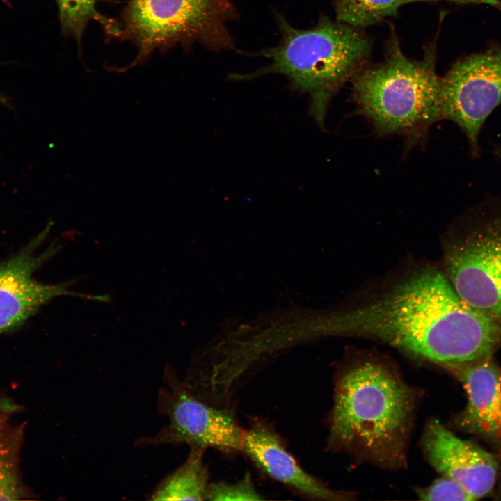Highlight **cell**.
Returning a JSON list of instances; mask_svg holds the SVG:
<instances>
[{"label": "cell", "mask_w": 501, "mask_h": 501, "mask_svg": "<svg viewBox=\"0 0 501 501\" xmlns=\"http://www.w3.org/2000/svg\"><path fill=\"white\" fill-rule=\"evenodd\" d=\"M308 337H370L443 367L493 356L501 347V325L456 293L434 269L414 274L365 305L314 318Z\"/></svg>", "instance_id": "cell-1"}, {"label": "cell", "mask_w": 501, "mask_h": 501, "mask_svg": "<svg viewBox=\"0 0 501 501\" xmlns=\"http://www.w3.org/2000/svg\"><path fill=\"white\" fill-rule=\"evenodd\" d=\"M276 19L281 38L278 45L260 54L271 61L269 65L230 78L246 80L269 73L284 75L291 88L309 95L310 113L322 127L333 95L367 65L372 39L363 29L326 16L308 29L292 26L279 14Z\"/></svg>", "instance_id": "cell-2"}, {"label": "cell", "mask_w": 501, "mask_h": 501, "mask_svg": "<svg viewBox=\"0 0 501 501\" xmlns=\"http://www.w3.org/2000/svg\"><path fill=\"white\" fill-rule=\"evenodd\" d=\"M413 408L411 390L393 374L371 362L356 365L336 385L330 443L380 463H399Z\"/></svg>", "instance_id": "cell-3"}, {"label": "cell", "mask_w": 501, "mask_h": 501, "mask_svg": "<svg viewBox=\"0 0 501 501\" xmlns=\"http://www.w3.org/2000/svg\"><path fill=\"white\" fill-rule=\"evenodd\" d=\"M436 52V44H432L423 58L410 59L392 34L384 60L366 65L351 79L356 111L376 134H401L418 141L434 123L443 120Z\"/></svg>", "instance_id": "cell-4"}, {"label": "cell", "mask_w": 501, "mask_h": 501, "mask_svg": "<svg viewBox=\"0 0 501 501\" xmlns=\"http://www.w3.org/2000/svg\"><path fill=\"white\" fill-rule=\"evenodd\" d=\"M237 17L230 0H128L118 35L137 45L134 65L154 49L177 43L232 49L228 23Z\"/></svg>", "instance_id": "cell-5"}, {"label": "cell", "mask_w": 501, "mask_h": 501, "mask_svg": "<svg viewBox=\"0 0 501 501\" xmlns=\"http://www.w3.org/2000/svg\"><path fill=\"white\" fill-rule=\"evenodd\" d=\"M446 246V276L470 305L501 325V196L462 218Z\"/></svg>", "instance_id": "cell-6"}, {"label": "cell", "mask_w": 501, "mask_h": 501, "mask_svg": "<svg viewBox=\"0 0 501 501\" xmlns=\"http://www.w3.org/2000/svg\"><path fill=\"white\" fill-rule=\"evenodd\" d=\"M162 381L157 410L168 418V424L152 436L137 438L135 446L186 445L229 455L243 452L245 429L230 406H218L200 399L186 387L172 367H165Z\"/></svg>", "instance_id": "cell-7"}, {"label": "cell", "mask_w": 501, "mask_h": 501, "mask_svg": "<svg viewBox=\"0 0 501 501\" xmlns=\"http://www.w3.org/2000/svg\"><path fill=\"white\" fill-rule=\"evenodd\" d=\"M443 120L454 122L474 157L488 116L501 105V43L455 61L440 77Z\"/></svg>", "instance_id": "cell-8"}, {"label": "cell", "mask_w": 501, "mask_h": 501, "mask_svg": "<svg viewBox=\"0 0 501 501\" xmlns=\"http://www.w3.org/2000/svg\"><path fill=\"white\" fill-rule=\"evenodd\" d=\"M423 446L430 464L443 476L459 483L475 500L493 490L498 464L482 447L456 436L436 420L428 424Z\"/></svg>", "instance_id": "cell-9"}, {"label": "cell", "mask_w": 501, "mask_h": 501, "mask_svg": "<svg viewBox=\"0 0 501 501\" xmlns=\"http://www.w3.org/2000/svg\"><path fill=\"white\" fill-rule=\"evenodd\" d=\"M268 477L296 494L312 499L347 500L349 495L333 491L304 470L288 451L273 424L262 418H251L245 429L243 452Z\"/></svg>", "instance_id": "cell-10"}, {"label": "cell", "mask_w": 501, "mask_h": 501, "mask_svg": "<svg viewBox=\"0 0 501 501\" xmlns=\"http://www.w3.org/2000/svg\"><path fill=\"white\" fill-rule=\"evenodd\" d=\"M463 385L467 404L457 418L463 430L501 445V367L492 356L475 362L449 365Z\"/></svg>", "instance_id": "cell-11"}, {"label": "cell", "mask_w": 501, "mask_h": 501, "mask_svg": "<svg viewBox=\"0 0 501 501\" xmlns=\"http://www.w3.org/2000/svg\"><path fill=\"white\" fill-rule=\"evenodd\" d=\"M42 234L17 256L0 262V333L22 324L50 299L65 293L63 285H44L31 277L49 255L33 254Z\"/></svg>", "instance_id": "cell-12"}, {"label": "cell", "mask_w": 501, "mask_h": 501, "mask_svg": "<svg viewBox=\"0 0 501 501\" xmlns=\"http://www.w3.org/2000/svg\"><path fill=\"white\" fill-rule=\"evenodd\" d=\"M184 462L166 476L152 493L151 500H205L209 484L204 462L205 450L189 447Z\"/></svg>", "instance_id": "cell-13"}, {"label": "cell", "mask_w": 501, "mask_h": 501, "mask_svg": "<svg viewBox=\"0 0 501 501\" xmlns=\"http://www.w3.org/2000/svg\"><path fill=\"white\" fill-rule=\"evenodd\" d=\"M446 1L456 4H485L501 12V0H334L336 19L364 29L395 17L399 9L414 2Z\"/></svg>", "instance_id": "cell-14"}, {"label": "cell", "mask_w": 501, "mask_h": 501, "mask_svg": "<svg viewBox=\"0 0 501 501\" xmlns=\"http://www.w3.org/2000/svg\"><path fill=\"white\" fill-rule=\"evenodd\" d=\"M63 31L74 37L79 43L87 23L92 19H100L96 11L101 0H56Z\"/></svg>", "instance_id": "cell-15"}, {"label": "cell", "mask_w": 501, "mask_h": 501, "mask_svg": "<svg viewBox=\"0 0 501 501\" xmlns=\"http://www.w3.org/2000/svg\"><path fill=\"white\" fill-rule=\"evenodd\" d=\"M23 495L17 473L15 448L11 440L0 439V500H16Z\"/></svg>", "instance_id": "cell-16"}, {"label": "cell", "mask_w": 501, "mask_h": 501, "mask_svg": "<svg viewBox=\"0 0 501 501\" xmlns=\"http://www.w3.org/2000/svg\"><path fill=\"white\" fill-rule=\"evenodd\" d=\"M262 495L256 489L251 475L246 472L235 482L209 483L206 500H259Z\"/></svg>", "instance_id": "cell-17"}, {"label": "cell", "mask_w": 501, "mask_h": 501, "mask_svg": "<svg viewBox=\"0 0 501 501\" xmlns=\"http://www.w3.org/2000/svg\"><path fill=\"white\" fill-rule=\"evenodd\" d=\"M417 494L423 500H475L462 486L445 476L435 480L427 488H419Z\"/></svg>", "instance_id": "cell-18"}, {"label": "cell", "mask_w": 501, "mask_h": 501, "mask_svg": "<svg viewBox=\"0 0 501 501\" xmlns=\"http://www.w3.org/2000/svg\"><path fill=\"white\" fill-rule=\"evenodd\" d=\"M13 406L6 401H0V428L2 426L6 418L11 411Z\"/></svg>", "instance_id": "cell-19"}, {"label": "cell", "mask_w": 501, "mask_h": 501, "mask_svg": "<svg viewBox=\"0 0 501 501\" xmlns=\"http://www.w3.org/2000/svg\"><path fill=\"white\" fill-rule=\"evenodd\" d=\"M3 102V100L0 97V102Z\"/></svg>", "instance_id": "cell-20"}, {"label": "cell", "mask_w": 501, "mask_h": 501, "mask_svg": "<svg viewBox=\"0 0 501 501\" xmlns=\"http://www.w3.org/2000/svg\"><path fill=\"white\" fill-rule=\"evenodd\" d=\"M499 151H500V156H501V148L500 149Z\"/></svg>", "instance_id": "cell-21"}]
</instances>
